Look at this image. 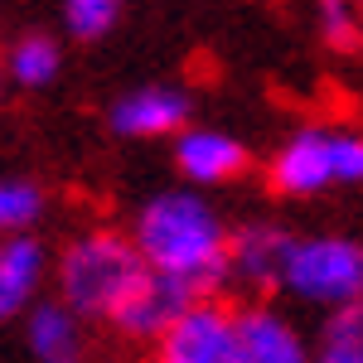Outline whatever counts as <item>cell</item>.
I'll list each match as a JSON object with an SVG mask.
<instances>
[{
	"mask_svg": "<svg viewBox=\"0 0 363 363\" xmlns=\"http://www.w3.org/2000/svg\"><path fill=\"white\" fill-rule=\"evenodd\" d=\"M359 49H363V10H359Z\"/></svg>",
	"mask_w": 363,
	"mask_h": 363,
	"instance_id": "cell-19",
	"label": "cell"
},
{
	"mask_svg": "<svg viewBox=\"0 0 363 363\" xmlns=\"http://www.w3.org/2000/svg\"><path fill=\"white\" fill-rule=\"evenodd\" d=\"M315 363H359V359H344V354H330V349H315Z\"/></svg>",
	"mask_w": 363,
	"mask_h": 363,
	"instance_id": "cell-18",
	"label": "cell"
},
{
	"mask_svg": "<svg viewBox=\"0 0 363 363\" xmlns=\"http://www.w3.org/2000/svg\"><path fill=\"white\" fill-rule=\"evenodd\" d=\"M150 281L126 228H83L54 257V286L83 325H112L126 301Z\"/></svg>",
	"mask_w": 363,
	"mask_h": 363,
	"instance_id": "cell-2",
	"label": "cell"
},
{
	"mask_svg": "<svg viewBox=\"0 0 363 363\" xmlns=\"http://www.w3.org/2000/svg\"><path fill=\"white\" fill-rule=\"evenodd\" d=\"M277 291L325 315L363 301V242L344 233H296Z\"/></svg>",
	"mask_w": 363,
	"mask_h": 363,
	"instance_id": "cell-4",
	"label": "cell"
},
{
	"mask_svg": "<svg viewBox=\"0 0 363 363\" xmlns=\"http://www.w3.org/2000/svg\"><path fill=\"white\" fill-rule=\"evenodd\" d=\"M145 363H238V310L223 296L189 301L150 344Z\"/></svg>",
	"mask_w": 363,
	"mask_h": 363,
	"instance_id": "cell-5",
	"label": "cell"
},
{
	"mask_svg": "<svg viewBox=\"0 0 363 363\" xmlns=\"http://www.w3.org/2000/svg\"><path fill=\"white\" fill-rule=\"evenodd\" d=\"M291 238L277 223H242L233 228V247H228V281L252 286V291H277L281 286V267H286V252Z\"/></svg>",
	"mask_w": 363,
	"mask_h": 363,
	"instance_id": "cell-10",
	"label": "cell"
},
{
	"mask_svg": "<svg viewBox=\"0 0 363 363\" xmlns=\"http://www.w3.org/2000/svg\"><path fill=\"white\" fill-rule=\"evenodd\" d=\"M0 68L10 73V83L29 87V92L34 87H49L63 73V44H58L54 34H44V29H25V34H15L5 44Z\"/></svg>",
	"mask_w": 363,
	"mask_h": 363,
	"instance_id": "cell-13",
	"label": "cell"
},
{
	"mask_svg": "<svg viewBox=\"0 0 363 363\" xmlns=\"http://www.w3.org/2000/svg\"><path fill=\"white\" fill-rule=\"evenodd\" d=\"M267 184L286 199H315L363 184V131L344 121H306L267 160Z\"/></svg>",
	"mask_w": 363,
	"mask_h": 363,
	"instance_id": "cell-3",
	"label": "cell"
},
{
	"mask_svg": "<svg viewBox=\"0 0 363 363\" xmlns=\"http://www.w3.org/2000/svg\"><path fill=\"white\" fill-rule=\"evenodd\" d=\"M49 281H54V257L34 233L29 238H0V325L25 320L39 306Z\"/></svg>",
	"mask_w": 363,
	"mask_h": 363,
	"instance_id": "cell-9",
	"label": "cell"
},
{
	"mask_svg": "<svg viewBox=\"0 0 363 363\" xmlns=\"http://www.w3.org/2000/svg\"><path fill=\"white\" fill-rule=\"evenodd\" d=\"M238 363H315V339L277 306L238 310Z\"/></svg>",
	"mask_w": 363,
	"mask_h": 363,
	"instance_id": "cell-8",
	"label": "cell"
},
{
	"mask_svg": "<svg viewBox=\"0 0 363 363\" xmlns=\"http://www.w3.org/2000/svg\"><path fill=\"white\" fill-rule=\"evenodd\" d=\"M174 169L184 174V189H218L247 174V145L223 126H184L174 136Z\"/></svg>",
	"mask_w": 363,
	"mask_h": 363,
	"instance_id": "cell-6",
	"label": "cell"
},
{
	"mask_svg": "<svg viewBox=\"0 0 363 363\" xmlns=\"http://www.w3.org/2000/svg\"><path fill=\"white\" fill-rule=\"evenodd\" d=\"M58 15H63V29L78 44H97V39H107L121 25V5L116 0H68Z\"/></svg>",
	"mask_w": 363,
	"mask_h": 363,
	"instance_id": "cell-15",
	"label": "cell"
},
{
	"mask_svg": "<svg viewBox=\"0 0 363 363\" xmlns=\"http://www.w3.org/2000/svg\"><path fill=\"white\" fill-rule=\"evenodd\" d=\"M184 306H189V296H184V291H174V286H165V281L150 277L136 296L126 301V310L116 315L107 330L121 335V339H131V344H145V349H150V344L169 330V320H174Z\"/></svg>",
	"mask_w": 363,
	"mask_h": 363,
	"instance_id": "cell-12",
	"label": "cell"
},
{
	"mask_svg": "<svg viewBox=\"0 0 363 363\" xmlns=\"http://www.w3.org/2000/svg\"><path fill=\"white\" fill-rule=\"evenodd\" d=\"M25 354L34 363H87V325L63 301H39L25 315Z\"/></svg>",
	"mask_w": 363,
	"mask_h": 363,
	"instance_id": "cell-11",
	"label": "cell"
},
{
	"mask_svg": "<svg viewBox=\"0 0 363 363\" xmlns=\"http://www.w3.org/2000/svg\"><path fill=\"white\" fill-rule=\"evenodd\" d=\"M107 121L121 140H174L189 126V92L174 83L131 87L107 107Z\"/></svg>",
	"mask_w": 363,
	"mask_h": 363,
	"instance_id": "cell-7",
	"label": "cell"
},
{
	"mask_svg": "<svg viewBox=\"0 0 363 363\" xmlns=\"http://www.w3.org/2000/svg\"><path fill=\"white\" fill-rule=\"evenodd\" d=\"M131 242H136L145 272L184 291L189 301H208L228 286V247L233 228L228 218L194 189H160L136 208L131 218Z\"/></svg>",
	"mask_w": 363,
	"mask_h": 363,
	"instance_id": "cell-1",
	"label": "cell"
},
{
	"mask_svg": "<svg viewBox=\"0 0 363 363\" xmlns=\"http://www.w3.org/2000/svg\"><path fill=\"white\" fill-rule=\"evenodd\" d=\"M0 54H5V49H0Z\"/></svg>",
	"mask_w": 363,
	"mask_h": 363,
	"instance_id": "cell-20",
	"label": "cell"
},
{
	"mask_svg": "<svg viewBox=\"0 0 363 363\" xmlns=\"http://www.w3.org/2000/svg\"><path fill=\"white\" fill-rule=\"evenodd\" d=\"M320 34L330 49H359V5L325 0L320 5Z\"/></svg>",
	"mask_w": 363,
	"mask_h": 363,
	"instance_id": "cell-17",
	"label": "cell"
},
{
	"mask_svg": "<svg viewBox=\"0 0 363 363\" xmlns=\"http://www.w3.org/2000/svg\"><path fill=\"white\" fill-rule=\"evenodd\" d=\"M315 349H330V354H344V359L363 363V301L335 310V315H325Z\"/></svg>",
	"mask_w": 363,
	"mask_h": 363,
	"instance_id": "cell-16",
	"label": "cell"
},
{
	"mask_svg": "<svg viewBox=\"0 0 363 363\" xmlns=\"http://www.w3.org/2000/svg\"><path fill=\"white\" fill-rule=\"evenodd\" d=\"M44 218V189L29 179H0V238H29Z\"/></svg>",
	"mask_w": 363,
	"mask_h": 363,
	"instance_id": "cell-14",
	"label": "cell"
}]
</instances>
